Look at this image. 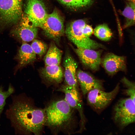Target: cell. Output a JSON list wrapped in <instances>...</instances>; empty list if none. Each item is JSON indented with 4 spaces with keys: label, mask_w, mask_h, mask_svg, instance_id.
I'll list each match as a JSON object with an SVG mask.
<instances>
[{
    "label": "cell",
    "mask_w": 135,
    "mask_h": 135,
    "mask_svg": "<svg viewBox=\"0 0 135 135\" xmlns=\"http://www.w3.org/2000/svg\"><path fill=\"white\" fill-rule=\"evenodd\" d=\"M128 1L130 2H135V0H127Z\"/></svg>",
    "instance_id": "d4e9b609"
},
{
    "label": "cell",
    "mask_w": 135,
    "mask_h": 135,
    "mask_svg": "<svg viewBox=\"0 0 135 135\" xmlns=\"http://www.w3.org/2000/svg\"><path fill=\"white\" fill-rule=\"evenodd\" d=\"M38 32V28L34 26L27 16L22 12L20 19L14 25L10 33L22 42H28L35 39Z\"/></svg>",
    "instance_id": "9c48e42d"
},
{
    "label": "cell",
    "mask_w": 135,
    "mask_h": 135,
    "mask_svg": "<svg viewBox=\"0 0 135 135\" xmlns=\"http://www.w3.org/2000/svg\"><path fill=\"white\" fill-rule=\"evenodd\" d=\"M135 102L128 97L120 100L113 109V120L120 129H122L135 121Z\"/></svg>",
    "instance_id": "5b68a950"
},
{
    "label": "cell",
    "mask_w": 135,
    "mask_h": 135,
    "mask_svg": "<svg viewBox=\"0 0 135 135\" xmlns=\"http://www.w3.org/2000/svg\"><path fill=\"white\" fill-rule=\"evenodd\" d=\"M74 50L83 64L93 70L98 69L101 62L100 51L80 48Z\"/></svg>",
    "instance_id": "8fae6325"
},
{
    "label": "cell",
    "mask_w": 135,
    "mask_h": 135,
    "mask_svg": "<svg viewBox=\"0 0 135 135\" xmlns=\"http://www.w3.org/2000/svg\"><path fill=\"white\" fill-rule=\"evenodd\" d=\"M24 11L32 24L40 28L48 14L42 0H25Z\"/></svg>",
    "instance_id": "ba28073f"
},
{
    "label": "cell",
    "mask_w": 135,
    "mask_h": 135,
    "mask_svg": "<svg viewBox=\"0 0 135 135\" xmlns=\"http://www.w3.org/2000/svg\"><path fill=\"white\" fill-rule=\"evenodd\" d=\"M72 109L64 99L52 102L45 109L46 124L56 129L67 126L72 118Z\"/></svg>",
    "instance_id": "7a4b0ae2"
},
{
    "label": "cell",
    "mask_w": 135,
    "mask_h": 135,
    "mask_svg": "<svg viewBox=\"0 0 135 135\" xmlns=\"http://www.w3.org/2000/svg\"><path fill=\"white\" fill-rule=\"evenodd\" d=\"M121 81L126 88V89L124 91V93L135 102L134 83L130 80L125 77L122 79Z\"/></svg>",
    "instance_id": "44dd1931"
},
{
    "label": "cell",
    "mask_w": 135,
    "mask_h": 135,
    "mask_svg": "<svg viewBox=\"0 0 135 135\" xmlns=\"http://www.w3.org/2000/svg\"><path fill=\"white\" fill-rule=\"evenodd\" d=\"M94 32L96 36L104 41L110 40L112 36V33L111 30L106 24L97 26L94 28Z\"/></svg>",
    "instance_id": "d6986e66"
},
{
    "label": "cell",
    "mask_w": 135,
    "mask_h": 135,
    "mask_svg": "<svg viewBox=\"0 0 135 135\" xmlns=\"http://www.w3.org/2000/svg\"><path fill=\"white\" fill-rule=\"evenodd\" d=\"M63 65L65 70L64 77L65 84L78 88V81L76 76L77 63L69 53L67 52L66 54L64 59Z\"/></svg>",
    "instance_id": "7c38bea8"
},
{
    "label": "cell",
    "mask_w": 135,
    "mask_h": 135,
    "mask_svg": "<svg viewBox=\"0 0 135 135\" xmlns=\"http://www.w3.org/2000/svg\"><path fill=\"white\" fill-rule=\"evenodd\" d=\"M78 88L66 84L62 86L58 91L64 93L65 95L64 100L73 109L77 110L80 118V131H82L85 128L86 119L84 114L82 101Z\"/></svg>",
    "instance_id": "30bf717a"
},
{
    "label": "cell",
    "mask_w": 135,
    "mask_h": 135,
    "mask_svg": "<svg viewBox=\"0 0 135 135\" xmlns=\"http://www.w3.org/2000/svg\"><path fill=\"white\" fill-rule=\"evenodd\" d=\"M22 7V0H0V31L18 22Z\"/></svg>",
    "instance_id": "277c9868"
},
{
    "label": "cell",
    "mask_w": 135,
    "mask_h": 135,
    "mask_svg": "<svg viewBox=\"0 0 135 135\" xmlns=\"http://www.w3.org/2000/svg\"><path fill=\"white\" fill-rule=\"evenodd\" d=\"M120 89L119 84H118L110 92H106L98 89L92 90L87 93L88 103L94 110L99 112L105 109L113 100Z\"/></svg>",
    "instance_id": "8992f818"
},
{
    "label": "cell",
    "mask_w": 135,
    "mask_h": 135,
    "mask_svg": "<svg viewBox=\"0 0 135 135\" xmlns=\"http://www.w3.org/2000/svg\"><path fill=\"white\" fill-rule=\"evenodd\" d=\"M42 28L45 36L57 41L64 32L63 19L56 9L48 14Z\"/></svg>",
    "instance_id": "52a82bcc"
},
{
    "label": "cell",
    "mask_w": 135,
    "mask_h": 135,
    "mask_svg": "<svg viewBox=\"0 0 135 135\" xmlns=\"http://www.w3.org/2000/svg\"><path fill=\"white\" fill-rule=\"evenodd\" d=\"M7 114L16 130L23 134H39L46 124L45 109L35 108L25 99H15Z\"/></svg>",
    "instance_id": "6da1fadb"
},
{
    "label": "cell",
    "mask_w": 135,
    "mask_h": 135,
    "mask_svg": "<svg viewBox=\"0 0 135 135\" xmlns=\"http://www.w3.org/2000/svg\"><path fill=\"white\" fill-rule=\"evenodd\" d=\"M19 67H22L34 61L36 54L31 46L26 42H22L17 55Z\"/></svg>",
    "instance_id": "2e32d148"
},
{
    "label": "cell",
    "mask_w": 135,
    "mask_h": 135,
    "mask_svg": "<svg viewBox=\"0 0 135 135\" xmlns=\"http://www.w3.org/2000/svg\"><path fill=\"white\" fill-rule=\"evenodd\" d=\"M62 51L55 44L52 43L44 58L45 66L59 65L60 63Z\"/></svg>",
    "instance_id": "e0dca14e"
},
{
    "label": "cell",
    "mask_w": 135,
    "mask_h": 135,
    "mask_svg": "<svg viewBox=\"0 0 135 135\" xmlns=\"http://www.w3.org/2000/svg\"><path fill=\"white\" fill-rule=\"evenodd\" d=\"M59 65L45 66L41 70V75L50 82L54 84L60 83L64 77V73Z\"/></svg>",
    "instance_id": "9a60e30c"
},
{
    "label": "cell",
    "mask_w": 135,
    "mask_h": 135,
    "mask_svg": "<svg viewBox=\"0 0 135 135\" xmlns=\"http://www.w3.org/2000/svg\"><path fill=\"white\" fill-rule=\"evenodd\" d=\"M1 113V112L0 111V115Z\"/></svg>",
    "instance_id": "484cf974"
},
{
    "label": "cell",
    "mask_w": 135,
    "mask_h": 135,
    "mask_svg": "<svg viewBox=\"0 0 135 135\" xmlns=\"http://www.w3.org/2000/svg\"><path fill=\"white\" fill-rule=\"evenodd\" d=\"M101 62L106 71L110 75L126 69V61L123 56L109 54L104 57Z\"/></svg>",
    "instance_id": "5bb4252c"
},
{
    "label": "cell",
    "mask_w": 135,
    "mask_h": 135,
    "mask_svg": "<svg viewBox=\"0 0 135 135\" xmlns=\"http://www.w3.org/2000/svg\"><path fill=\"white\" fill-rule=\"evenodd\" d=\"M86 24V21L82 19L76 20L70 23L65 32L68 38L77 48L95 49L103 47L101 44L83 34L82 28Z\"/></svg>",
    "instance_id": "3957f363"
},
{
    "label": "cell",
    "mask_w": 135,
    "mask_h": 135,
    "mask_svg": "<svg viewBox=\"0 0 135 135\" xmlns=\"http://www.w3.org/2000/svg\"><path fill=\"white\" fill-rule=\"evenodd\" d=\"M63 4L73 9L88 7L91 5L94 0H57Z\"/></svg>",
    "instance_id": "ffe728a7"
},
{
    "label": "cell",
    "mask_w": 135,
    "mask_h": 135,
    "mask_svg": "<svg viewBox=\"0 0 135 135\" xmlns=\"http://www.w3.org/2000/svg\"><path fill=\"white\" fill-rule=\"evenodd\" d=\"M31 46L35 54L40 56L46 53L48 48L45 43L38 40H34Z\"/></svg>",
    "instance_id": "7402d4cb"
},
{
    "label": "cell",
    "mask_w": 135,
    "mask_h": 135,
    "mask_svg": "<svg viewBox=\"0 0 135 135\" xmlns=\"http://www.w3.org/2000/svg\"><path fill=\"white\" fill-rule=\"evenodd\" d=\"M135 2L129 1L122 12L125 17L126 22L124 28L134 25L135 24Z\"/></svg>",
    "instance_id": "ac0fdd59"
},
{
    "label": "cell",
    "mask_w": 135,
    "mask_h": 135,
    "mask_svg": "<svg viewBox=\"0 0 135 135\" xmlns=\"http://www.w3.org/2000/svg\"><path fill=\"white\" fill-rule=\"evenodd\" d=\"M14 91V89L10 85L6 91L4 90L2 87L0 86V111L1 112L5 105L6 100Z\"/></svg>",
    "instance_id": "603a6c76"
},
{
    "label": "cell",
    "mask_w": 135,
    "mask_h": 135,
    "mask_svg": "<svg viewBox=\"0 0 135 135\" xmlns=\"http://www.w3.org/2000/svg\"><path fill=\"white\" fill-rule=\"evenodd\" d=\"M82 31L84 35L88 37H89L92 35L93 32L92 27L87 24L83 28Z\"/></svg>",
    "instance_id": "cb8c5ba5"
},
{
    "label": "cell",
    "mask_w": 135,
    "mask_h": 135,
    "mask_svg": "<svg viewBox=\"0 0 135 135\" xmlns=\"http://www.w3.org/2000/svg\"><path fill=\"white\" fill-rule=\"evenodd\" d=\"M76 76L84 95H86L90 91L94 89L104 90L102 82L89 74L80 70L76 72Z\"/></svg>",
    "instance_id": "4fadbf2b"
}]
</instances>
